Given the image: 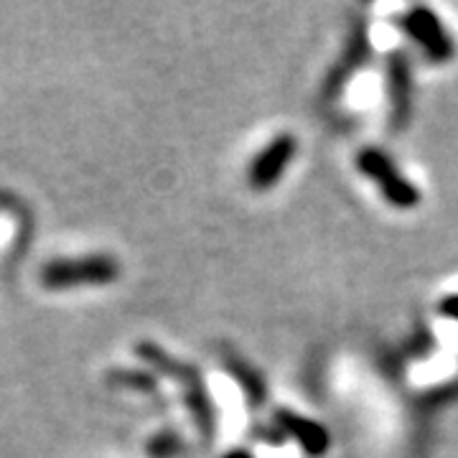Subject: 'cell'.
I'll return each mask as SVG.
<instances>
[{
	"label": "cell",
	"instance_id": "cell-1",
	"mask_svg": "<svg viewBox=\"0 0 458 458\" xmlns=\"http://www.w3.org/2000/svg\"><path fill=\"white\" fill-rule=\"evenodd\" d=\"M138 354H140V360L153 364L158 372L179 379L181 385H183V394H186V408L191 412V418L197 423L201 438L204 441H212L214 433H216V415H214L209 393L204 387V379H201L197 369L189 367V364H181V361L171 360L164 349L156 346V344H140L138 346Z\"/></svg>",
	"mask_w": 458,
	"mask_h": 458
},
{
	"label": "cell",
	"instance_id": "cell-2",
	"mask_svg": "<svg viewBox=\"0 0 458 458\" xmlns=\"http://www.w3.org/2000/svg\"><path fill=\"white\" fill-rule=\"evenodd\" d=\"M120 276V262L110 255H84L51 260L41 270V283L49 291H66L80 285H107Z\"/></svg>",
	"mask_w": 458,
	"mask_h": 458
},
{
	"label": "cell",
	"instance_id": "cell-3",
	"mask_svg": "<svg viewBox=\"0 0 458 458\" xmlns=\"http://www.w3.org/2000/svg\"><path fill=\"white\" fill-rule=\"evenodd\" d=\"M357 168L367 179L377 183L382 197L394 209H412L420 204V191L412 186V181L394 165V161L379 148H364L357 156Z\"/></svg>",
	"mask_w": 458,
	"mask_h": 458
},
{
	"label": "cell",
	"instance_id": "cell-4",
	"mask_svg": "<svg viewBox=\"0 0 458 458\" xmlns=\"http://www.w3.org/2000/svg\"><path fill=\"white\" fill-rule=\"evenodd\" d=\"M397 23L415 44H420V49L426 51L436 64H445V62L454 59L456 44H454L451 33L443 29L441 18L436 16L430 8L415 5V8H410L405 16L397 18Z\"/></svg>",
	"mask_w": 458,
	"mask_h": 458
},
{
	"label": "cell",
	"instance_id": "cell-5",
	"mask_svg": "<svg viewBox=\"0 0 458 458\" xmlns=\"http://www.w3.org/2000/svg\"><path fill=\"white\" fill-rule=\"evenodd\" d=\"M295 150H298V140H295L293 135L283 132L278 138H273L255 156V161L250 164V168H247V183H250V189H255V191L273 189L283 179L288 164L293 161Z\"/></svg>",
	"mask_w": 458,
	"mask_h": 458
},
{
	"label": "cell",
	"instance_id": "cell-6",
	"mask_svg": "<svg viewBox=\"0 0 458 458\" xmlns=\"http://www.w3.org/2000/svg\"><path fill=\"white\" fill-rule=\"evenodd\" d=\"M387 95H390V125L405 131L412 117V69L405 51L387 56Z\"/></svg>",
	"mask_w": 458,
	"mask_h": 458
},
{
	"label": "cell",
	"instance_id": "cell-7",
	"mask_svg": "<svg viewBox=\"0 0 458 458\" xmlns=\"http://www.w3.org/2000/svg\"><path fill=\"white\" fill-rule=\"evenodd\" d=\"M369 56V36H367V26L364 23H357V29L352 31L346 47H344L339 62L334 64V69L328 72L327 84H324V98H336L342 95V89L346 87V82L354 77V72H360L364 62Z\"/></svg>",
	"mask_w": 458,
	"mask_h": 458
},
{
	"label": "cell",
	"instance_id": "cell-8",
	"mask_svg": "<svg viewBox=\"0 0 458 458\" xmlns=\"http://www.w3.org/2000/svg\"><path fill=\"white\" fill-rule=\"evenodd\" d=\"M276 423L280 426V430H285L291 438L298 441V445L313 458L327 456L328 445H331V438H328L327 428L321 423H316L306 415H298L293 410L280 408L276 410Z\"/></svg>",
	"mask_w": 458,
	"mask_h": 458
},
{
	"label": "cell",
	"instance_id": "cell-9",
	"mask_svg": "<svg viewBox=\"0 0 458 458\" xmlns=\"http://www.w3.org/2000/svg\"><path fill=\"white\" fill-rule=\"evenodd\" d=\"M222 360H225V367H227L229 375L234 377L237 385L242 387L247 403H250L252 408L262 405L265 397H267V390H265V379L260 377V372H258L255 367H250V364H247L240 354H234V352H225Z\"/></svg>",
	"mask_w": 458,
	"mask_h": 458
},
{
	"label": "cell",
	"instance_id": "cell-10",
	"mask_svg": "<svg viewBox=\"0 0 458 458\" xmlns=\"http://www.w3.org/2000/svg\"><path fill=\"white\" fill-rule=\"evenodd\" d=\"M176 445H179V441L171 433H161V436H156L153 441L148 443V454L156 458H168L179 451Z\"/></svg>",
	"mask_w": 458,
	"mask_h": 458
},
{
	"label": "cell",
	"instance_id": "cell-11",
	"mask_svg": "<svg viewBox=\"0 0 458 458\" xmlns=\"http://www.w3.org/2000/svg\"><path fill=\"white\" fill-rule=\"evenodd\" d=\"M438 311H441L443 316H448V318L458 321V293L443 298L441 303H438Z\"/></svg>",
	"mask_w": 458,
	"mask_h": 458
},
{
	"label": "cell",
	"instance_id": "cell-12",
	"mask_svg": "<svg viewBox=\"0 0 458 458\" xmlns=\"http://www.w3.org/2000/svg\"><path fill=\"white\" fill-rule=\"evenodd\" d=\"M222 458H252V454L245 451V448H237V451H229V454H225Z\"/></svg>",
	"mask_w": 458,
	"mask_h": 458
}]
</instances>
